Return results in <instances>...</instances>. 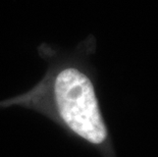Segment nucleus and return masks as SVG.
<instances>
[{
	"label": "nucleus",
	"instance_id": "obj_1",
	"mask_svg": "<svg viewBox=\"0 0 158 157\" xmlns=\"http://www.w3.org/2000/svg\"><path fill=\"white\" fill-rule=\"evenodd\" d=\"M83 49L84 44L69 51L43 42L38 53L46 61L45 75L27 92L0 101V108L34 110L76 138L103 145L108 131L93 81L84 68Z\"/></svg>",
	"mask_w": 158,
	"mask_h": 157
}]
</instances>
